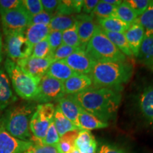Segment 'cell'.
Returning <instances> with one entry per match:
<instances>
[{
  "label": "cell",
  "mask_w": 153,
  "mask_h": 153,
  "mask_svg": "<svg viewBox=\"0 0 153 153\" xmlns=\"http://www.w3.org/2000/svg\"><path fill=\"white\" fill-rule=\"evenodd\" d=\"M22 4V0H0V14L17 8Z\"/></svg>",
  "instance_id": "41"
},
{
  "label": "cell",
  "mask_w": 153,
  "mask_h": 153,
  "mask_svg": "<svg viewBox=\"0 0 153 153\" xmlns=\"http://www.w3.org/2000/svg\"><path fill=\"white\" fill-rule=\"evenodd\" d=\"M146 66L148 67V68L149 69H150V70H152V71L153 72V62H152V63H150V64L147 65Z\"/></svg>",
  "instance_id": "49"
},
{
  "label": "cell",
  "mask_w": 153,
  "mask_h": 153,
  "mask_svg": "<svg viewBox=\"0 0 153 153\" xmlns=\"http://www.w3.org/2000/svg\"><path fill=\"white\" fill-rule=\"evenodd\" d=\"M62 44L74 48H81L77 33V20L72 27L62 31Z\"/></svg>",
  "instance_id": "30"
},
{
  "label": "cell",
  "mask_w": 153,
  "mask_h": 153,
  "mask_svg": "<svg viewBox=\"0 0 153 153\" xmlns=\"http://www.w3.org/2000/svg\"><path fill=\"white\" fill-rule=\"evenodd\" d=\"M116 17H117L122 22L127 24L129 26L136 22L137 16L134 11L128 4L126 1H123L122 3L116 7Z\"/></svg>",
  "instance_id": "29"
},
{
  "label": "cell",
  "mask_w": 153,
  "mask_h": 153,
  "mask_svg": "<svg viewBox=\"0 0 153 153\" xmlns=\"http://www.w3.org/2000/svg\"><path fill=\"white\" fill-rule=\"evenodd\" d=\"M49 26L43 24L30 25L24 31L25 36L32 45L46 39L50 33Z\"/></svg>",
  "instance_id": "21"
},
{
  "label": "cell",
  "mask_w": 153,
  "mask_h": 153,
  "mask_svg": "<svg viewBox=\"0 0 153 153\" xmlns=\"http://www.w3.org/2000/svg\"><path fill=\"white\" fill-rule=\"evenodd\" d=\"M116 7H117L116 6L105 3L103 0H101V1H99L98 4L95 7L94 10L91 13V15L95 16L97 19L116 16Z\"/></svg>",
  "instance_id": "31"
},
{
  "label": "cell",
  "mask_w": 153,
  "mask_h": 153,
  "mask_svg": "<svg viewBox=\"0 0 153 153\" xmlns=\"http://www.w3.org/2000/svg\"><path fill=\"white\" fill-rule=\"evenodd\" d=\"M66 63L74 72L79 74H89L94 62L86 54L85 50L79 49L65 59Z\"/></svg>",
  "instance_id": "13"
},
{
  "label": "cell",
  "mask_w": 153,
  "mask_h": 153,
  "mask_svg": "<svg viewBox=\"0 0 153 153\" xmlns=\"http://www.w3.org/2000/svg\"><path fill=\"white\" fill-rule=\"evenodd\" d=\"M133 74V66L127 62H94L89 76L95 87L117 89L127 83Z\"/></svg>",
  "instance_id": "2"
},
{
  "label": "cell",
  "mask_w": 153,
  "mask_h": 153,
  "mask_svg": "<svg viewBox=\"0 0 153 153\" xmlns=\"http://www.w3.org/2000/svg\"><path fill=\"white\" fill-rule=\"evenodd\" d=\"M4 34L24 32L30 25V15L21 4L17 8L0 14Z\"/></svg>",
  "instance_id": "7"
},
{
  "label": "cell",
  "mask_w": 153,
  "mask_h": 153,
  "mask_svg": "<svg viewBox=\"0 0 153 153\" xmlns=\"http://www.w3.org/2000/svg\"><path fill=\"white\" fill-rule=\"evenodd\" d=\"M74 145L80 153H95L97 150V140L91 132L87 130L79 131Z\"/></svg>",
  "instance_id": "18"
},
{
  "label": "cell",
  "mask_w": 153,
  "mask_h": 153,
  "mask_svg": "<svg viewBox=\"0 0 153 153\" xmlns=\"http://www.w3.org/2000/svg\"><path fill=\"white\" fill-rule=\"evenodd\" d=\"M76 22V15H63L56 14L51 19L48 26L50 30L64 31Z\"/></svg>",
  "instance_id": "25"
},
{
  "label": "cell",
  "mask_w": 153,
  "mask_h": 153,
  "mask_svg": "<svg viewBox=\"0 0 153 153\" xmlns=\"http://www.w3.org/2000/svg\"><path fill=\"white\" fill-rule=\"evenodd\" d=\"M139 60L145 65L153 62V32L145 30L138 55Z\"/></svg>",
  "instance_id": "23"
},
{
  "label": "cell",
  "mask_w": 153,
  "mask_h": 153,
  "mask_svg": "<svg viewBox=\"0 0 153 153\" xmlns=\"http://www.w3.org/2000/svg\"><path fill=\"white\" fill-rule=\"evenodd\" d=\"M72 97L82 108L105 123L116 117L121 101L119 90L110 88H89Z\"/></svg>",
  "instance_id": "1"
},
{
  "label": "cell",
  "mask_w": 153,
  "mask_h": 153,
  "mask_svg": "<svg viewBox=\"0 0 153 153\" xmlns=\"http://www.w3.org/2000/svg\"><path fill=\"white\" fill-rule=\"evenodd\" d=\"M58 108L65 117L80 128L79 114L81 107L76 103L72 95H67L58 101Z\"/></svg>",
  "instance_id": "16"
},
{
  "label": "cell",
  "mask_w": 153,
  "mask_h": 153,
  "mask_svg": "<svg viewBox=\"0 0 153 153\" xmlns=\"http://www.w3.org/2000/svg\"><path fill=\"white\" fill-rule=\"evenodd\" d=\"M51 55H52V51L46 38L33 45L32 54L30 56L37 58H46L51 57Z\"/></svg>",
  "instance_id": "32"
},
{
  "label": "cell",
  "mask_w": 153,
  "mask_h": 153,
  "mask_svg": "<svg viewBox=\"0 0 153 153\" xmlns=\"http://www.w3.org/2000/svg\"><path fill=\"white\" fill-rule=\"evenodd\" d=\"M76 73L64 61L59 60L55 61L50 65L46 75L63 82Z\"/></svg>",
  "instance_id": "20"
},
{
  "label": "cell",
  "mask_w": 153,
  "mask_h": 153,
  "mask_svg": "<svg viewBox=\"0 0 153 153\" xmlns=\"http://www.w3.org/2000/svg\"><path fill=\"white\" fill-rule=\"evenodd\" d=\"M22 5L30 16H34L43 11L41 0H22Z\"/></svg>",
  "instance_id": "36"
},
{
  "label": "cell",
  "mask_w": 153,
  "mask_h": 153,
  "mask_svg": "<svg viewBox=\"0 0 153 153\" xmlns=\"http://www.w3.org/2000/svg\"><path fill=\"white\" fill-rule=\"evenodd\" d=\"M2 37L0 36V62L2 60Z\"/></svg>",
  "instance_id": "47"
},
{
  "label": "cell",
  "mask_w": 153,
  "mask_h": 153,
  "mask_svg": "<svg viewBox=\"0 0 153 153\" xmlns=\"http://www.w3.org/2000/svg\"><path fill=\"white\" fill-rule=\"evenodd\" d=\"M55 15L50 14L46 11H43L39 14L30 16V25L32 24H43L48 26L51 19Z\"/></svg>",
  "instance_id": "39"
},
{
  "label": "cell",
  "mask_w": 153,
  "mask_h": 153,
  "mask_svg": "<svg viewBox=\"0 0 153 153\" xmlns=\"http://www.w3.org/2000/svg\"><path fill=\"white\" fill-rule=\"evenodd\" d=\"M77 33L82 50L85 48L94 33L97 25L91 14H77Z\"/></svg>",
  "instance_id": "12"
},
{
  "label": "cell",
  "mask_w": 153,
  "mask_h": 153,
  "mask_svg": "<svg viewBox=\"0 0 153 153\" xmlns=\"http://www.w3.org/2000/svg\"><path fill=\"white\" fill-rule=\"evenodd\" d=\"M24 153H57L56 147L48 146L43 144H34L29 150Z\"/></svg>",
  "instance_id": "40"
},
{
  "label": "cell",
  "mask_w": 153,
  "mask_h": 153,
  "mask_svg": "<svg viewBox=\"0 0 153 153\" xmlns=\"http://www.w3.org/2000/svg\"><path fill=\"white\" fill-rule=\"evenodd\" d=\"M53 122L55 126L58 133L60 137L68 133V132L73 131H81L77 126H76L72 122L68 119L60 111L58 106L55 107V112L53 117Z\"/></svg>",
  "instance_id": "24"
},
{
  "label": "cell",
  "mask_w": 153,
  "mask_h": 153,
  "mask_svg": "<svg viewBox=\"0 0 153 153\" xmlns=\"http://www.w3.org/2000/svg\"><path fill=\"white\" fill-rule=\"evenodd\" d=\"M98 24L104 31L114 33H123L130 26L116 16L98 19Z\"/></svg>",
  "instance_id": "26"
},
{
  "label": "cell",
  "mask_w": 153,
  "mask_h": 153,
  "mask_svg": "<svg viewBox=\"0 0 153 153\" xmlns=\"http://www.w3.org/2000/svg\"><path fill=\"white\" fill-rule=\"evenodd\" d=\"M139 106L144 117L153 126V87L145 88L141 93Z\"/></svg>",
  "instance_id": "19"
},
{
  "label": "cell",
  "mask_w": 153,
  "mask_h": 153,
  "mask_svg": "<svg viewBox=\"0 0 153 153\" xmlns=\"http://www.w3.org/2000/svg\"><path fill=\"white\" fill-rule=\"evenodd\" d=\"M69 153H80V152H79V150H78L77 149H76V148H74V149H72V150L70 151Z\"/></svg>",
  "instance_id": "48"
},
{
  "label": "cell",
  "mask_w": 153,
  "mask_h": 153,
  "mask_svg": "<svg viewBox=\"0 0 153 153\" xmlns=\"http://www.w3.org/2000/svg\"><path fill=\"white\" fill-rule=\"evenodd\" d=\"M33 104H22L12 106L6 111L1 119V126L13 137L24 141H31L30 120L35 112Z\"/></svg>",
  "instance_id": "3"
},
{
  "label": "cell",
  "mask_w": 153,
  "mask_h": 153,
  "mask_svg": "<svg viewBox=\"0 0 153 153\" xmlns=\"http://www.w3.org/2000/svg\"><path fill=\"white\" fill-rule=\"evenodd\" d=\"M99 153H125L123 150L116 147L108 145H104L101 147Z\"/></svg>",
  "instance_id": "44"
},
{
  "label": "cell",
  "mask_w": 153,
  "mask_h": 153,
  "mask_svg": "<svg viewBox=\"0 0 153 153\" xmlns=\"http://www.w3.org/2000/svg\"><path fill=\"white\" fill-rule=\"evenodd\" d=\"M4 50L9 59L17 62L31 55L33 45L28 42L24 32H16L5 35Z\"/></svg>",
  "instance_id": "8"
},
{
  "label": "cell",
  "mask_w": 153,
  "mask_h": 153,
  "mask_svg": "<svg viewBox=\"0 0 153 153\" xmlns=\"http://www.w3.org/2000/svg\"><path fill=\"white\" fill-rule=\"evenodd\" d=\"M41 3L43 7V11L55 15L60 1L58 0H41Z\"/></svg>",
  "instance_id": "42"
},
{
  "label": "cell",
  "mask_w": 153,
  "mask_h": 153,
  "mask_svg": "<svg viewBox=\"0 0 153 153\" xmlns=\"http://www.w3.org/2000/svg\"><path fill=\"white\" fill-rule=\"evenodd\" d=\"M62 32L58 31V30H52L50 31L48 36L47 39L48 41L50 48H51V51L54 52L57 48L60 47L62 44Z\"/></svg>",
  "instance_id": "38"
},
{
  "label": "cell",
  "mask_w": 153,
  "mask_h": 153,
  "mask_svg": "<svg viewBox=\"0 0 153 153\" xmlns=\"http://www.w3.org/2000/svg\"><path fill=\"white\" fill-rule=\"evenodd\" d=\"M126 2L136 14L137 17H139L147 10L149 6L152 4V1L151 0H127Z\"/></svg>",
  "instance_id": "37"
},
{
  "label": "cell",
  "mask_w": 153,
  "mask_h": 153,
  "mask_svg": "<svg viewBox=\"0 0 153 153\" xmlns=\"http://www.w3.org/2000/svg\"><path fill=\"white\" fill-rule=\"evenodd\" d=\"M79 49L81 48H74L68 46V45H65V44H62L60 47H58L55 50L54 52H53L52 55H51V59L55 61H59V60H64L67 57L70 56V55L75 52V51H78Z\"/></svg>",
  "instance_id": "35"
},
{
  "label": "cell",
  "mask_w": 153,
  "mask_h": 153,
  "mask_svg": "<svg viewBox=\"0 0 153 153\" xmlns=\"http://www.w3.org/2000/svg\"><path fill=\"white\" fill-rule=\"evenodd\" d=\"M4 68L17 95L26 100H34L38 94L41 79L28 75L17 65L16 62L9 58L5 61Z\"/></svg>",
  "instance_id": "5"
},
{
  "label": "cell",
  "mask_w": 153,
  "mask_h": 153,
  "mask_svg": "<svg viewBox=\"0 0 153 153\" xmlns=\"http://www.w3.org/2000/svg\"><path fill=\"white\" fill-rule=\"evenodd\" d=\"M60 137L57 133L56 128H55L54 122L53 120L50 124V126L48 130L45 137L42 141V143L44 145H48V146H53L56 147L60 141Z\"/></svg>",
  "instance_id": "34"
},
{
  "label": "cell",
  "mask_w": 153,
  "mask_h": 153,
  "mask_svg": "<svg viewBox=\"0 0 153 153\" xmlns=\"http://www.w3.org/2000/svg\"><path fill=\"white\" fill-rule=\"evenodd\" d=\"M31 141H24L13 137L0 126V153H24L33 147Z\"/></svg>",
  "instance_id": "11"
},
{
  "label": "cell",
  "mask_w": 153,
  "mask_h": 153,
  "mask_svg": "<svg viewBox=\"0 0 153 153\" xmlns=\"http://www.w3.org/2000/svg\"><path fill=\"white\" fill-rule=\"evenodd\" d=\"M53 62L51 57L46 58H37L30 56L16 62L19 68L28 75L41 79L46 74L48 69Z\"/></svg>",
  "instance_id": "10"
},
{
  "label": "cell",
  "mask_w": 153,
  "mask_h": 153,
  "mask_svg": "<svg viewBox=\"0 0 153 153\" xmlns=\"http://www.w3.org/2000/svg\"><path fill=\"white\" fill-rule=\"evenodd\" d=\"M17 98L11 89L10 81L4 70L0 67V111L16 101Z\"/></svg>",
  "instance_id": "17"
},
{
  "label": "cell",
  "mask_w": 153,
  "mask_h": 153,
  "mask_svg": "<svg viewBox=\"0 0 153 153\" xmlns=\"http://www.w3.org/2000/svg\"><path fill=\"white\" fill-rule=\"evenodd\" d=\"M65 95L63 82L45 74L41 79L38 94L34 100L46 104L51 101H58Z\"/></svg>",
  "instance_id": "9"
},
{
  "label": "cell",
  "mask_w": 153,
  "mask_h": 153,
  "mask_svg": "<svg viewBox=\"0 0 153 153\" xmlns=\"http://www.w3.org/2000/svg\"><path fill=\"white\" fill-rule=\"evenodd\" d=\"M79 131L68 132L60 137V141L57 145V153H69L75 148V140Z\"/></svg>",
  "instance_id": "28"
},
{
  "label": "cell",
  "mask_w": 153,
  "mask_h": 153,
  "mask_svg": "<svg viewBox=\"0 0 153 153\" xmlns=\"http://www.w3.org/2000/svg\"><path fill=\"white\" fill-rule=\"evenodd\" d=\"M0 36H1V31H0Z\"/></svg>",
  "instance_id": "50"
},
{
  "label": "cell",
  "mask_w": 153,
  "mask_h": 153,
  "mask_svg": "<svg viewBox=\"0 0 153 153\" xmlns=\"http://www.w3.org/2000/svg\"><path fill=\"white\" fill-rule=\"evenodd\" d=\"M104 33L108 38V39L114 44L115 46L123 54L128 57L133 56V53H132L131 48L129 46L124 33L107 31H104Z\"/></svg>",
  "instance_id": "27"
},
{
  "label": "cell",
  "mask_w": 153,
  "mask_h": 153,
  "mask_svg": "<svg viewBox=\"0 0 153 153\" xmlns=\"http://www.w3.org/2000/svg\"><path fill=\"white\" fill-rule=\"evenodd\" d=\"M73 1V7L75 14H79L82 11L83 7V1L82 0H72Z\"/></svg>",
  "instance_id": "45"
},
{
  "label": "cell",
  "mask_w": 153,
  "mask_h": 153,
  "mask_svg": "<svg viewBox=\"0 0 153 153\" xmlns=\"http://www.w3.org/2000/svg\"><path fill=\"white\" fill-rule=\"evenodd\" d=\"M136 21L145 30L153 32V1L147 10L141 16L137 17Z\"/></svg>",
  "instance_id": "33"
},
{
  "label": "cell",
  "mask_w": 153,
  "mask_h": 153,
  "mask_svg": "<svg viewBox=\"0 0 153 153\" xmlns=\"http://www.w3.org/2000/svg\"><path fill=\"white\" fill-rule=\"evenodd\" d=\"M79 123L81 130H91L101 129L108 127V124L101 121L87 111L81 108L79 114Z\"/></svg>",
  "instance_id": "22"
},
{
  "label": "cell",
  "mask_w": 153,
  "mask_h": 153,
  "mask_svg": "<svg viewBox=\"0 0 153 153\" xmlns=\"http://www.w3.org/2000/svg\"><path fill=\"white\" fill-rule=\"evenodd\" d=\"M103 1H104L105 3L106 4H108L110 5H113V6H116V7H117L120 4L122 3L121 0H103Z\"/></svg>",
  "instance_id": "46"
},
{
  "label": "cell",
  "mask_w": 153,
  "mask_h": 153,
  "mask_svg": "<svg viewBox=\"0 0 153 153\" xmlns=\"http://www.w3.org/2000/svg\"><path fill=\"white\" fill-rule=\"evenodd\" d=\"M65 93L67 95H74L91 88L92 81L89 74L76 73L63 82Z\"/></svg>",
  "instance_id": "14"
},
{
  "label": "cell",
  "mask_w": 153,
  "mask_h": 153,
  "mask_svg": "<svg viewBox=\"0 0 153 153\" xmlns=\"http://www.w3.org/2000/svg\"><path fill=\"white\" fill-rule=\"evenodd\" d=\"M85 51L94 62H126V55L115 46L99 25Z\"/></svg>",
  "instance_id": "4"
},
{
  "label": "cell",
  "mask_w": 153,
  "mask_h": 153,
  "mask_svg": "<svg viewBox=\"0 0 153 153\" xmlns=\"http://www.w3.org/2000/svg\"><path fill=\"white\" fill-rule=\"evenodd\" d=\"M99 2V0H85L83 1L82 10L86 14H91Z\"/></svg>",
  "instance_id": "43"
},
{
  "label": "cell",
  "mask_w": 153,
  "mask_h": 153,
  "mask_svg": "<svg viewBox=\"0 0 153 153\" xmlns=\"http://www.w3.org/2000/svg\"><path fill=\"white\" fill-rule=\"evenodd\" d=\"M145 32V28L136 21L131 24L128 30L123 33L131 48L133 56H138L140 49L144 38Z\"/></svg>",
  "instance_id": "15"
},
{
  "label": "cell",
  "mask_w": 153,
  "mask_h": 153,
  "mask_svg": "<svg viewBox=\"0 0 153 153\" xmlns=\"http://www.w3.org/2000/svg\"><path fill=\"white\" fill-rule=\"evenodd\" d=\"M55 112L54 104L51 103L38 105L30 120V130L33 137L43 141L45 137L50 124L53 120Z\"/></svg>",
  "instance_id": "6"
}]
</instances>
